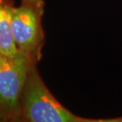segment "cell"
Returning <instances> with one entry per match:
<instances>
[{"mask_svg": "<svg viewBox=\"0 0 122 122\" xmlns=\"http://www.w3.org/2000/svg\"><path fill=\"white\" fill-rule=\"evenodd\" d=\"M37 64L28 69L20 101L19 122H117V118L82 117L69 111L43 82Z\"/></svg>", "mask_w": 122, "mask_h": 122, "instance_id": "6da1fadb", "label": "cell"}, {"mask_svg": "<svg viewBox=\"0 0 122 122\" xmlns=\"http://www.w3.org/2000/svg\"><path fill=\"white\" fill-rule=\"evenodd\" d=\"M44 0H21L12 14V33L18 52L31 63L37 64L42 59L45 44L43 17Z\"/></svg>", "mask_w": 122, "mask_h": 122, "instance_id": "7a4b0ae2", "label": "cell"}, {"mask_svg": "<svg viewBox=\"0 0 122 122\" xmlns=\"http://www.w3.org/2000/svg\"><path fill=\"white\" fill-rule=\"evenodd\" d=\"M32 64L20 52L13 58L0 53V122H19L20 97Z\"/></svg>", "mask_w": 122, "mask_h": 122, "instance_id": "3957f363", "label": "cell"}, {"mask_svg": "<svg viewBox=\"0 0 122 122\" xmlns=\"http://www.w3.org/2000/svg\"><path fill=\"white\" fill-rule=\"evenodd\" d=\"M13 0H0V53L10 57L18 54L12 33Z\"/></svg>", "mask_w": 122, "mask_h": 122, "instance_id": "277c9868", "label": "cell"}]
</instances>
